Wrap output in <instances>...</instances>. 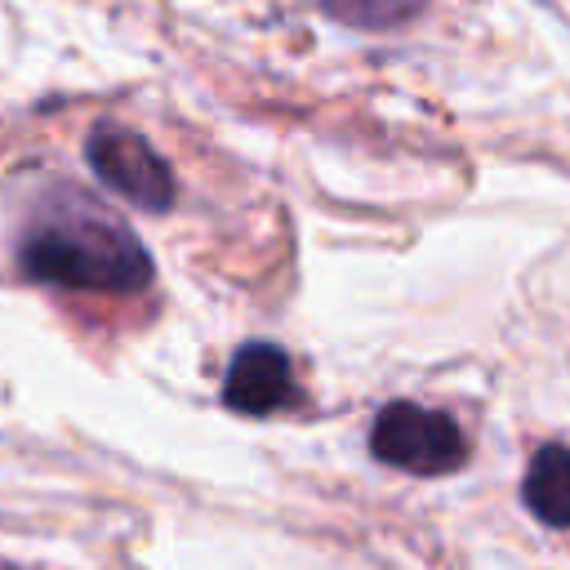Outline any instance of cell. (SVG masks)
<instances>
[{
	"label": "cell",
	"instance_id": "6da1fadb",
	"mask_svg": "<svg viewBox=\"0 0 570 570\" xmlns=\"http://www.w3.org/2000/svg\"><path fill=\"white\" fill-rule=\"evenodd\" d=\"M18 263L31 281L62 289L134 294L151 285V254L142 249V240L102 205L76 196L45 209L27 227L18 245Z\"/></svg>",
	"mask_w": 570,
	"mask_h": 570
},
{
	"label": "cell",
	"instance_id": "3957f363",
	"mask_svg": "<svg viewBox=\"0 0 570 570\" xmlns=\"http://www.w3.org/2000/svg\"><path fill=\"white\" fill-rule=\"evenodd\" d=\"M85 160H89V169L98 174L102 187H111L116 196H125L129 205H138L147 214L169 209L174 196H178L169 160L134 129L98 125L89 134V142H85Z\"/></svg>",
	"mask_w": 570,
	"mask_h": 570
},
{
	"label": "cell",
	"instance_id": "277c9868",
	"mask_svg": "<svg viewBox=\"0 0 570 570\" xmlns=\"http://www.w3.org/2000/svg\"><path fill=\"white\" fill-rule=\"evenodd\" d=\"M223 401L236 414H276L285 405H294L298 387H294V370H289L285 347L263 343V338L240 343L227 361V374H223Z\"/></svg>",
	"mask_w": 570,
	"mask_h": 570
},
{
	"label": "cell",
	"instance_id": "5b68a950",
	"mask_svg": "<svg viewBox=\"0 0 570 570\" xmlns=\"http://www.w3.org/2000/svg\"><path fill=\"white\" fill-rule=\"evenodd\" d=\"M521 499L525 508L557 530H570V445H543L534 450L525 481H521Z\"/></svg>",
	"mask_w": 570,
	"mask_h": 570
},
{
	"label": "cell",
	"instance_id": "8992f818",
	"mask_svg": "<svg viewBox=\"0 0 570 570\" xmlns=\"http://www.w3.org/2000/svg\"><path fill=\"white\" fill-rule=\"evenodd\" d=\"M325 18L343 22V27H356V31H387V27H401L410 22L428 0H312Z\"/></svg>",
	"mask_w": 570,
	"mask_h": 570
},
{
	"label": "cell",
	"instance_id": "7a4b0ae2",
	"mask_svg": "<svg viewBox=\"0 0 570 570\" xmlns=\"http://www.w3.org/2000/svg\"><path fill=\"white\" fill-rule=\"evenodd\" d=\"M370 450L379 463L414 476H441L468 459V441L459 423L445 410H428L414 401H392L379 410L370 428Z\"/></svg>",
	"mask_w": 570,
	"mask_h": 570
}]
</instances>
